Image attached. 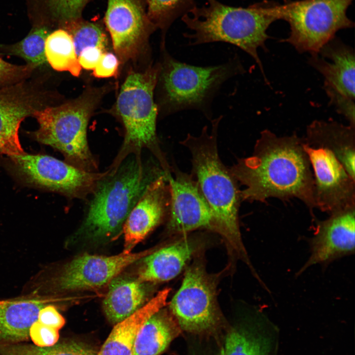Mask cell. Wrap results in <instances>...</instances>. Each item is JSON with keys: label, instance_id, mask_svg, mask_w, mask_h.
Instances as JSON below:
<instances>
[{"label": "cell", "instance_id": "cell-26", "mask_svg": "<svg viewBox=\"0 0 355 355\" xmlns=\"http://www.w3.org/2000/svg\"><path fill=\"white\" fill-rule=\"evenodd\" d=\"M145 2L150 20L161 31V47L165 46L166 33L174 22L197 6L194 0H145Z\"/></svg>", "mask_w": 355, "mask_h": 355}, {"label": "cell", "instance_id": "cell-20", "mask_svg": "<svg viewBox=\"0 0 355 355\" xmlns=\"http://www.w3.org/2000/svg\"><path fill=\"white\" fill-rule=\"evenodd\" d=\"M355 127L332 120H315L307 129L305 144L331 151L349 175L355 178Z\"/></svg>", "mask_w": 355, "mask_h": 355}, {"label": "cell", "instance_id": "cell-3", "mask_svg": "<svg viewBox=\"0 0 355 355\" xmlns=\"http://www.w3.org/2000/svg\"><path fill=\"white\" fill-rule=\"evenodd\" d=\"M207 4L196 6L181 17L192 33L184 36L190 44L198 45L214 42L233 44L250 56L266 78L257 51L266 50V33L269 26L279 19L280 4L263 0L247 7H233L217 0H207Z\"/></svg>", "mask_w": 355, "mask_h": 355}, {"label": "cell", "instance_id": "cell-21", "mask_svg": "<svg viewBox=\"0 0 355 355\" xmlns=\"http://www.w3.org/2000/svg\"><path fill=\"white\" fill-rule=\"evenodd\" d=\"M169 291L164 289L132 315L115 324L97 355H132L136 336L142 325L166 304Z\"/></svg>", "mask_w": 355, "mask_h": 355}, {"label": "cell", "instance_id": "cell-1", "mask_svg": "<svg viewBox=\"0 0 355 355\" xmlns=\"http://www.w3.org/2000/svg\"><path fill=\"white\" fill-rule=\"evenodd\" d=\"M304 139L296 134L279 137L261 132L252 155L241 158L229 170L245 188L243 200L265 202L271 197L297 198L311 210L316 208L314 175L304 149Z\"/></svg>", "mask_w": 355, "mask_h": 355}, {"label": "cell", "instance_id": "cell-2", "mask_svg": "<svg viewBox=\"0 0 355 355\" xmlns=\"http://www.w3.org/2000/svg\"><path fill=\"white\" fill-rule=\"evenodd\" d=\"M222 116L211 120L201 134H189L181 142L191 155L192 172L199 189L213 216V230L221 235L241 255L248 260L239 227L238 211L241 191L229 169L221 162L218 152V129Z\"/></svg>", "mask_w": 355, "mask_h": 355}, {"label": "cell", "instance_id": "cell-19", "mask_svg": "<svg viewBox=\"0 0 355 355\" xmlns=\"http://www.w3.org/2000/svg\"><path fill=\"white\" fill-rule=\"evenodd\" d=\"M53 299L43 296H28L0 300V342L27 341L31 325L39 311Z\"/></svg>", "mask_w": 355, "mask_h": 355}, {"label": "cell", "instance_id": "cell-17", "mask_svg": "<svg viewBox=\"0 0 355 355\" xmlns=\"http://www.w3.org/2000/svg\"><path fill=\"white\" fill-rule=\"evenodd\" d=\"M170 192L164 174L157 177L146 187L128 215L123 227L124 251L131 252L169 212Z\"/></svg>", "mask_w": 355, "mask_h": 355}, {"label": "cell", "instance_id": "cell-4", "mask_svg": "<svg viewBox=\"0 0 355 355\" xmlns=\"http://www.w3.org/2000/svg\"><path fill=\"white\" fill-rule=\"evenodd\" d=\"M141 153L130 154L117 166L106 171L89 196L78 233L103 239L123 230L130 212L147 186L157 177H153Z\"/></svg>", "mask_w": 355, "mask_h": 355}, {"label": "cell", "instance_id": "cell-34", "mask_svg": "<svg viewBox=\"0 0 355 355\" xmlns=\"http://www.w3.org/2000/svg\"><path fill=\"white\" fill-rule=\"evenodd\" d=\"M326 93L330 104L335 107L339 113L345 116L350 125L355 127V100L333 92L326 91Z\"/></svg>", "mask_w": 355, "mask_h": 355}, {"label": "cell", "instance_id": "cell-11", "mask_svg": "<svg viewBox=\"0 0 355 355\" xmlns=\"http://www.w3.org/2000/svg\"><path fill=\"white\" fill-rule=\"evenodd\" d=\"M105 23L113 49L123 62L147 49L157 29L147 15L145 0H107Z\"/></svg>", "mask_w": 355, "mask_h": 355}, {"label": "cell", "instance_id": "cell-13", "mask_svg": "<svg viewBox=\"0 0 355 355\" xmlns=\"http://www.w3.org/2000/svg\"><path fill=\"white\" fill-rule=\"evenodd\" d=\"M152 252L123 251L112 256L85 253L65 265L53 280L61 291L92 289L109 284L125 268Z\"/></svg>", "mask_w": 355, "mask_h": 355}, {"label": "cell", "instance_id": "cell-33", "mask_svg": "<svg viewBox=\"0 0 355 355\" xmlns=\"http://www.w3.org/2000/svg\"><path fill=\"white\" fill-rule=\"evenodd\" d=\"M29 336L35 345L49 347L57 343L59 333V330L44 325L37 320L30 328Z\"/></svg>", "mask_w": 355, "mask_h": 355}, {"label": "cell", "instance_id": "cell-31", "mask_svg": "<svg viewBox=\"0 0 355 355\" xmlns=\"http://www.w3.org/2000/svg\"><path fill=\"white\" fill-rule=\"evenodd\" d=\"M61 28L71 36L77 56L83 49L89 47H97L106 52L108 45L107 37L99 24L80 18Z\"/></svg>", "mask_w": 355, "mask_h": 355}, {"label": "cell", "instance_id": "cell-16", "mask_svg": "<svg viewBox=\"0 0 355 355\" xmlns=\"http://www.w3.org/2000/svg\"><path fill=\"white\" fill-rule=\"evenodd\" d=\"M355 206L330 214L317 222L310 241L311 254L298 272L316 264H327L352 254L355 248Z\"/></svg>", "mask_w": 355, "mask_h": 355}, {"label": "cell", "instance_id": "cell-9", "mask_svg": "<svg viewBox=\"0 0 355 355\" xmlns=\"http://www.w3.org/2000/svg\"><path fill=\"white\" fill-rule=\"evenodd\" d=\"M10 158L16 172L28 182L71 198L89 197L106 173L85 171L47 155L25 153Z\"/></svg>", "mask_w": 355, "mask_h": 355}, {"label": "cell", "instance_id": "cell-23", "mask_svg": "<svg viewBox=\"0 0 355 355\" xmlns=\"http://www.w3.org/2000/svg\"><path fill=\"white\" fill-rule=\"evenodd\" d=\"M181 329L174 316L161 309L138 332L132 355H160L179 335Z\"/></svg>", "mask_w": 355, "mask_h": 355}, {"label": "cell", "instance_id": "cell-12", "mask_svg": "<svg viewBox=\"0 0 355 355\" xmlns=\"http://www.w3.org/2000/svg\"><path fill=\"white\" fill-rule=\"evenodd\" d=\"M303 147L313 169L316 207L331 214L355 206V179L333 153L304 142Z\"/></svg>", "mask_w": 355, "mask_h": 355}, {"label": "cell", "instance_id": "cell-36", "mask_svg": "<svg viewBox=\"0 0 355 355\" xmlns=\"http://www.w3.org/2000/svg\"><path fill=\"white\" fill-rule=\"evenodd\" d=\"M37 321L59 330L65 324L64 318L52 304L46 305L39 311Z\"/></svg>", "mask_w": 355, "mask_h": 355}, {"label": "cell", "instance_id": "cell-27", "mask_svg": "<svg viewBox=\"0 0 355 355\" xmlns=\"http://www.w3.org/2000/svg\"><path fill=\"white\" fill-rule=\"evenodd\" d=\"M50 33L45 24L36 25L21 41L12 45H0V50L6 54L19 56L27 64L38 67L47 62L45 42Z\"/></svg>", "mask_w": 355, "mask_h": 355}, {"label": "cell", "instance_id": "cell-10", "mask_svg": "<svg viewBox=\"0 0 355 355\" xmlns=\"http://www.w3.org/2000/svg\"><path fill=\"white\" fill-rule=\"evenodd\" d=\"M170 308L180 328L186 331L203 333L216 327L219 317L213 284L201 265L186 270Z\"/></svg>", "mask_w": 355, "mask_h": 355}, {"label": "cell", "instance_id": "cell-5", "mask_svg": "<svg viewBox=\"0 0 355 355\" xmlns=\"http://www.w3.org/2000/svg\"><path fill=\"white\" fill-rule=\"evenodd\" d=\"M158 87V114L164 116L179 111L196 109L212 120V103L221 85L245 72L236 56L227 62L199 67L181 62L161 48Z\"/></svg>", "mask_w": 355, "mask_h": 355}, {"label": "cell", "instance_id": "cell-7", "mask_svg": "<svg viewBox=\"0 0 355 355\" xmlns=\"http://www.w3.org/2000/svg\"><path fill=\"white\" fill-rule=\"evenodd\" d=\"M103 91L91 90L70 102L36 111L33 116L39 127L33 133L34 138L60 151L70 164L97 172L98 162L89 148L87 130Z\"/></svg>", "mask_w": 355, "mask_h": 355}, {"label": "cell", "instance_id": "cell-28", "mask_svg": "<svg viewBox=\"0 0 355 355\" xmlns=\"http://www.w3.org/2000/svg\"><path fill=\"white\" fill-rule=\"evenodd\" d=\"M97 352L88 345L74 341L44 347L22 343H0V355H97Z\"/></svg>", "mask_w": 355, "mask_h": 355}, {"label": "cell", "instance_id": "cell-15", "mask_svg": "<svg viewBox=\"0 0 355 355\" xmlns=\"http://www.w3.org/2000/svg\"><path fill=\"white\" fill-rule=\"evenodd\" d=\"M167 177L170 192L167 229L186 233L200 228L213 230L210 209L192 175L174 169Z\"/></svg>", "mask_w": 355, "mask_h": 355}, {"label": "cell", "instance_id": "cell-32", "mask_svg": "<svg viewBox=\"0 0 355 355\" xmlns=\"http://www.w3.org/2000/svg\"><path fill=\"white\" fill-rule=\"evenodd\" d=\"M36 68L30 64H10L0 56V89L25 81Z\"/></svg>", "mask_w": 355, "mask_h": 355}, {"label": "cell", "instance_id": "cell-8", "mask_svg": "<svg viewBox=\"0 0 355 355\" xmlns=\"http://www.w3.org/2000/svg\"><path fill=\"white\" fill-rule=\"evenodd\" d=\"M353 0H288L280 4L279 19L287 21L290 29L283 41L300 53L318 55L338 31L354 26L346 14Z\"/></svg>", "mask_w": 355, "mask_h": 355}, {"label": "cell", "instance_id": "cell-29", "mask_svg": "<svg viewBox=\"0 0 355 355\" xmlns=\"http://www.w3.org/2000/svg\"><path fill=\"white\" fill-rule=\"evenodd\" d=\"M267 339L244 328H233L226 335L220 355H268Z\"/></svg>", "mask_w": 355, "mask_h": 355}, {"label": "cell", "instance_id": "cell-18", "mask_svg": "<svg viewBox=\"0 0 355 355\" xmlns=\"http://www.w3.org/2000/svg\"><path fill=\"white\" fill-rule=\"evenodd\" d=\"M320 53L326 61L312 55L309 64L323 76V88L355 100V54L353 49L335 37L325 44Z\"/></svg>", "mask_w": 355, "mask_h": 355}, {"label": "cell", "instance_id": "cell-25", "mask_svg": "<svg viewBox=\"0 0 355 355\" xmlns=\"http://www.w3.org/2000/svg\"><path fill=\"white\" fill-rule=\"evenodd\" d=\"M47 62L57 71H69L74 76L80 75V66L71 36L60 28L50 33L45 42Z\"/></svg>", "mask_w": 355, "mask_h": 355}, {"label": "cell", "instance_id": "cell-14", "mask_svg": "<svg viewBox=\"0 0 355 355\" xmlns=\"http://www.w3.org/2000/svg\"><path fill=\"white\" fill-rule=\"evenodd\" d=\"M45 102L43 90L25 81L0 89V154L25 153L18 136L20 124L47 106Z\"/></svg>", "mask_w": 355, "mask_h": 355}, {"label": "cell", "instance_id": "cell-37", "mask_svg": "<svg viewBox=\"0 0 355 355\" xmlns=\"http://www.w3.org/2000/svg\"><path fill=\"white\" fill-rule=\"evenodd\" d=\"M104 52H105L97 47L84 48L77 56L80 66L84 69L93 70Z\"/></svg>", "mask_w": 355, "mask_h": 355}, {"label": "cell", "instance_id": "cell-6", "mask_svg": "<svg viewBox=\"0 0 355 355\" xmlns=\"http://www.w3.org/2000/svg\"><path fill=\"white\" fill-rule=\"evenodd\" d=\"M161 70L160 63L149 66L142 72H131L123 83L115 110L124 129L123 144L110 167L118 166L128 155L150 150L158 160L166 176L171 174L156 133L158 115L154 94Z\"/></svg>", "mask_w": 355, "mask_h": 355}, {"label": "cell", "instance_id": "cell-30", "mask_svg": "<svg viewBox=\"0 0 355 355\" xmlns=\"http://www.w3.org/2000/svg\"><path fill=\"white\" fill-rule=\"evenodd\" d=\"M90 0H29L48 20L62 28L81 18L83 8Z\"/></svg>", "mask_w": 355, "mask_h": 355}, {"label": "cell", "instance_id": "cell-35", "mask_svg": "<svg viewBox=\"0 0 355 355\" xmlns=\"http://www.w3.org/2000/svg\"><path fill=\"white\" fill-rule=\"evenodd\" d=\"M119 62L117 57L111 52H104L96 67L93 74L98 78L115 76L118 72Z\"/></svg>", "mask_w": 355, "mask_h": 355}, {"label": "cell", "instance_id": "cell-22", "mask_svg": "<svg viewBox=\"0 0 355 355\" xmlns=\"http://www.w3.org/2000/svg\"><path fill=\"white\" fill-rule=\"evenodd\" d=\"M193 245L186 240L151 252L143 258L138 271L142 282H159L170 280L179 274L190 258Z\"/></svg>", "mask_w": 355, "mask_h": 355}, {"label": "cell", "instance_id": "cell-24", "mask_svg": "<svg viewBox=\"0 0 355 355\" xmlns=\"http://www.w3.org/2000/svg\"><path fill=\"white\" fill-rule=\"evenodd\" d=\"M142 282L115 278L109 283L103 307L107 320L114 324L127 318L142 307L146 297Z\"/></svg>", "mask_w": 355, "mask_h": 355}]
</instances>
